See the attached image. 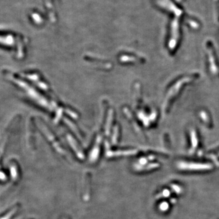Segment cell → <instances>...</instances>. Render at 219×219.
<instances>
[{
  "mask_svg": "<svg viewBox=\"0 0 219 219\" xmlns=\"http://www.w3.org/2000/svg\"><path fill=\"white\" fill-rule=\"evenodd\" d=\"M178 170L187 172L201 173L209 172L214 169V164L200 161H180L176 164Z\"/></svg>",
  "mask_w": 219,
  "mask_h": 219,
  "instance_id": "6da1fadb",
  "label": "cell"
},
{
  "mask_svg": "<svg viewBox=\"0 0 219 219\" xmlns=\"http://www.w3.org/2000/svg\"><path fill=\"white\" fill-rule=\"evenodd\" d=\"M11 173L12 178L13 180H15L18 177V171L15 165H12L11 166Z\"/></svg>",
  "mask_w": 219,
  "mask_h": 219,
  "instance_id": "7a4b0ae2",
  "label": "cell"
},
{
  "mask_svg": "<svg viewBox=\"0 0 219 219\" xmlns=\"http://www.w3.org/2000/svg\"></svg>",
  "mask_w": 219,
  "mask_h": 219,
  "instance_id": "8992f818",
  "label": "cell"
},
{
  "mask_svg": "<svg viewBox=\"0 0 219 219\" xmlns=\"http://www.w3.org/2000/svg\"><path fill=\"white\" fill-rule=\"evenodd\" d=\"M169 208V203L167 202H163L161 204H160V210H161L162 211H167Z\"/></svg>",
  "mask_w": 219,
  "mask_h": 219,
  "instance_id": "277c9868",
  "label": "cell"
},
{
  "mask_svg": "<svg viewBox=\"0 0 219 219\" xmlns=\"http://www.w3.org/2000/svg\"><path fill=\"white\" fill-rule=\"evenodd\" d=\"M6 179V175H4L2 172L0 171V180L4 181Z\"/></svg>",
  "mask_w": 219,
  "mask_h": 219,
  "instance_id": "5b68a950",
  "label": "cell"
},
{
  "mask_svg": "<svg viewBox=\"0 0 219 219\" xmlns=\"http://www.w3.org/2000/svg\"><path fill=\"white\" fill-rule=\"evenodd\" d=\"M18 209V206H16L15 208H13L12 210H11L10 212H9L6 216H3V217H1L0 219H10L11 217L13 216V215L17 212Z\"/></svg>",
  "mask_w": 219,
  "mask_h": 219,
  "instance_id": "3957f363",
  "label": "cell"
}]
</instances>
